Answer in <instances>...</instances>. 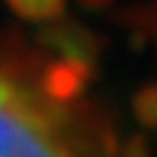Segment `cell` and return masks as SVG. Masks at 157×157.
Listing matches in <instances>:
<instances>
[{
  "label": "cell",
  "instance_id": "7a4b0ae2",
  "mask_svg": "<svg viewBox=\"0 0 157 157\" xmlns=\"http://www.w3.org/2000/svg\"><path fill=\"white\" fill-rule=\"evenodd\" d=\"M40 46L62 52L68 62H80V65H96L99 59V37L86 28H80L77 22H56L49 28L40 31Z\"/></svg>",
  "mask_w": 157,
  "mask_h": 157
},
{
  "label": "cell",
  "instance_id": "3957f363",
  "mask_svg": "<svg viewBox=\"0 0 157 157\" xmlns=\"http://www.w3.org/2000/svg\"><path fill=\"white\" fill-rule=\"evenodd\" d=\"M10 6L28 22H49L62 16L65 0H10Z\"/></svg>",
  "mask_w": 157,
  "mask_h": 157
},
{
  "label": "cell",
  "instance_id": "6da1fadb",
  "mask_svg": "<svg viewBox=\"0 0 157 157\" xmlns=\"http://www.w3.org/2000/svg\"><path fill=\"white\" fill-rule=\"evenodd\" d=\"M0 157H117V142L46 93L43 65L0 49Z\"/></svg>",
  "mask_w": 157,
  "mask_h": 157
},
{
  "label": "cell",
  "instance_id": "5b68a950",
  "mask_svg": "<svg viewBox=\"0 0 157 157\" xmlns=\"http://www.w3.org/2000/svg\"><path fill=\"white\" fill-rule=\"evenodd\" d=\"M117 157H151L148 139H145V136H132V139L123 145V151H120Z\"/></svg>",
  "mask_w": 157,
  "mask_h": 157
},
{
  "label": "cell",
  "instance_id": "8992f818",
  "mask_svg": "<svg viewBox=\"0 0 157 157\" xmlns=\"http://www.w3.org/2000/svg\"><path fill=\"white\" fill-rule=\"evenodd\" d=\"M83 6H90V10H102V6H108L111 0H80Z\"/></svg>",
  "mask_w": 157,
  "mask_h": 157
},
{
  "label": "cell",
  "instance_id": "277c9868",
  "mask_svg": "<svg viewBox=\"0 0 157 157\" xmlns=\"http://www.w3.org/2000/svg\"><path fill=\"white\" fill-rule=\"evenodd\" d=\"M132 114L145 129H157V86H142L132 99Z\"/></svg>",
  "mask_w": 157,
  "mask_h": 157
}]
</instances>
